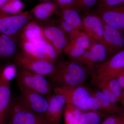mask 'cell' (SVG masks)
<instances>
[{"mask_svg":"<svg viewBox=\"0 0 124 124\" xmlns=\"http://www.w3.org/2000/svg\"><path fill=\"white\" fill-rule=\"evenodd\" d=\"M54 66V71L50 76L57 86L74 87L81 85L86 79L87 70L77 62L61 60Z\"/></svg>","mask_w":124,"mask_h":124,"instance_id":"6da1fadb","label":"cell"},{"mask_svg":"<svg viewBox=\"0 0 124 124\" xmlns=\"http://www.w3.org/2000/svg\"><path fill=\"white\" fill-rule=\"evenodd\" d=\"M8 124H49L44 116L27 108L18 99L12 101Z\"/></svg>","mask_w":124,"mask_h":124,"instance_id":"7a4b0ae2","label":"cell"},{"mask_svg":"<svg viewBox=\"0 0 124 124\" xmlns=\"http://www.w3.org/2000/svg\"><path fill=\"white\" fill-rule=\"evenodd\" d=\"M30 12H22L17 14L0 13V33L17 39V35L32 17Z\"/></svg>","mask_w":124,"mask_h":124,"instance_id":"3957f363","label":"cell"},{"mask_svg":"<svg viewBox=\"0 0 124 124\" xmlns=\"http://www.w3.org/2000/svg\"><path fill=\"white\" fill-rule=\"evenodd\" d=\"M54 93L63 95L69 103L83 111H90L88 106L91 96L90 91L82 85L74 87L56 86L54 88Z\"/></svg>","mask_w":124,"mask_h":124,"instance_id":"277c9868","label":"cell"},{"mask_svg":"<svg viewBox=\"0 0 124 124\" xmlns=\"http://www.w3.org/2000/svg\"><path fill=\"white\" fill-rule=\"evenodd\" d=\"M18 84L42 95H49L51 88L44 76L21 68L17 76Z\"/></svg>","mask_w":124,"mask_h":124,"instance_id":"5b68a950","label":"cell"},{"mask_svg":"<svg viewBox=\"0 0 124 124\" xmlns=\"http://www.w3.org/2000/svg\"><path fill=\"white\" fill-rule=\"evenodd\" d=\"M92 40L91 46L83 55L71 60L85 66L90 70H93L95 66H97L109 58L104 45L99 41Z\"/></svg>","mask_w":124,"mask_h":124,"instance_id":"8992f818","label":"cell"},{"mask_svg":"<svg viewBox=\"0 0 124 124\" xmlns=\"http://www.w3.org/2000/svg\"><path fill=\"white\" fill-rule=\"evenodd\" d=\"M124 69V49L98 66L92 79L102 80L115 77L118 72Z\"/></svg>","mask_w":124,"mask_h":124,"instance_id":"52a82bcc","label":"cell"},{"mask_svg":"<svg viewBox=\"0 0 124 124\" xmlns=\"http://www.w3.org/2000/svg\"><path fill=\"white\" fill-rule=\"evenodd\" d=\"M15 62L21 68L42 76H50L55 68L54 63L46 60L35 59L27 57L22 53L16 54Z\"/></svg>","mask_w":124,"mask_h":124,"instance_id":"ba28073f","label":"cell"},{"mask_svg":"<svg viewBox=\"0 0 124 124\" xmlns=\"http://www.w3.org/2000/svg\"><path fill=\"white\" fill-rule=\"evenodd\" d=\"M21 96L18 99L29 110L44 116L48 107V101L43 95L18 84Z\"/></svg>","mask_w":124,"mask_h":124,"instance_id":"9c48e42d","label":"cell"},{"mask_svg":"<svg viewBox=\"0 0 124 124\" xmlns=\"http://www.w3.org/2000/svg\"><path fill=\"white\" fill-rule=\"evenodd\" d=\"M97 14L103 22L121 31L124 30V5L112 7L98 5Z\"/></svg>","mask_w":124,"mask_h":124,"instance_id":"30bf717a","label":"cell"},{"mask_svg":"<svg viewBox=\"0 0 124 124\" xmlns=\"http://www.w3.org/2000/svg\"><path fill=\"white\" fill-rule=\"evenodd\" d=\"M82 31L92 39L103 43L104 22L98 15L85 13L81 17Z\"/></svg>","mask_w":124,"mask_h":124,"instance_id":"8fae6325","label":"cell"},{"mask_svg":"<svg viewBox=\"0 0 124 124\" xmlns=\"http://www.w3.org/2000/svg\"><path fill=\"white\" fill-rule=\"evenodd\" d=\"M92 41L91 38L84 31H80L69 39L63 52L71 60H73L83 55L91 46Z\"/></svg>","mask_w":124,"mask_h":124,"instance_id":"7c38bea8","label":"cell"},{"mask_svg":"<svg viewBox=\"0 0 124 124\" xmlns=\"http://www.w3.org/2000/svg\"><path fill=\"white\" fill-rule=\"evenodd\" d=\"M103 43L109 58L124 49V36L122 32L104 23Z\"/></svg>","mask_w":124,"mask_h":124,"instance_id":"4fadbf2b","label":"cell"},{"mask_svg":"<svg viewBox=\"0 0 124 124\" xmlns=\"http://www.w3.org/2000/svg\"><path fill=\"white\" fill-rule=\"evenodd\" d=\"M48 107L44 116L49 124H60L66 103L63 95L54 93L48 99Z\"/></svg>","mask_w":124,"mask_h":124,"instance_id":"5bb4252c","label":"cell"},{"mask_svg":"<svg viewBox=\"0 0 124 124\" xmlns=\"http://www.w3.org/2000/svg\"><path fill=\"white\" fill-rule=\"evenodd\" d=\"M45 38L53 46L59 54L63 52L69 38L58 26L50 25L43 27Z\"/></svg>","mask_w":124,"mask_h":124,"instance_id":"9a60e30c","label":"cell"},{"mask_svg":"<svg viewBox=\"0 0 124 124\" xmlns=\"http://www.w3.org/2000/svg\"><path fill=\"white\" fill-rule=\"evenodd\" d=\"M10 82H0V124H6L12 100Z\"/></svg>","mask_w":124,"mask_h":124,"instance_id":"2e32d148","label":"cell"},{"mask_svg":"<svg viewBox=\"0 0 124 124\" xmlns=\"http://www.w3.org/2000/svg\"><path fill=\"white\" fill-rule=\"evenodd\" d=\"M60 8L56 3L47 1L36 5L31 10V14L38 20H46L55 14Z\"/></svg>","mask_w":124,"mask_h":124,"instance_id":"e0dca14e","label":"cell"},{"mask_svg":"<svg viewBox=\"0 0 124 124\" xmlns=\"http://www.w3.org/2000/svg\"><path fill=\"white\" fill-rule=\"evenodd\" d=\"M17 40L0 33V59H8L15 55L17 48Z\"/></svg>","mask_w":124,"mask_h":124,"instance_id":"ac0fdd59","label":"cell"},{"mask_svg":"<svg viewBox=\"0 0 124 124\" xmlns=\"http://www.w3.org/2000/svg\"><path fill=\"white\" fill-rule=\"evenodd\" d=\"M20 33L21 39L31 42L45 38L43 27L35 21L28 23L23 27Z\"/></svg>","mask_w":124,"mask_h":124,"instance_id":"d6986e66","label":"cell"},{"mask_svg":"<svg viewBox=\"0 0 124 124\" xmlns=\"http://www.w3.org/2000/svg\"><path fill=\"white\" fill-rule=\"evenodd\" d=\"M97 99L100 105V110H103L109 115H122L124 114V110L117 104L113 103L108 100L100 91L91 93Z\"/></svg>","mask_w":124,"mask_h":124,"instance_id":"ffe728a7","label":"cell"},{"mask_svg":"<svg viewBox=\"0 0 124 124\" xmlns=\"http://www.w3.org/2000/svg\"><path fill=\"white\" fill-rule=\"evenodd\" d=\"M60 18L69 23L78 31H82V20L78 11L71 8H62L60 13Z\"/></svg>","mask_w":124,"mask_h":124,"instance_id":"44dd1931","label":"cell"},{"mask_svg":"<svg viewBox=\"0 0 124 124\" xmlns=\"http://www.w3.org/2000/svg\"><path fill=\"white\" fill-rule=\"evenodd\" d=\"M44 54L49 62L54 63L59 54L53 46L45 38L31 41Z\"/></svg>","mask_w":124,"mask_h":124,"instance_id":"7402d4cb","label":"cell"},{"mask_svg":"<svg viewBox=\"0 0 124 124\" xmlns=\"http://www.w3.org/2000/svg\"><path fill=\"white\" fill-rule=\"evenodd\" d=\"M20 45L22 53L27 57L49 61L44 54L32 42L21 39Z\"/></svg>","mask_w":124,"mask_h":124,"instance_id":"603a6c76","label":"cell"},{"mask_svg":"<svg viewBox=\"0 0 124 124\" xmlns=\"http://www.w3.org/2000/svg\"><path fill=\"white\" fill-rule=\"evenodd\" d=\"M107 116L100 111H82L79 124H100Z\"/></svg>","mask_w":124,"mask_h":124,"instance_id":"cb8c5ba5","label":"cell"},{"mask_svg":"<svg viewBox=\"0 0 124 124\" xmlns=\"http://www.w3.org/2000/svg\"><path fill=\"white\" fill-rule=\"evenodd\" d=\"M24 8V4L20 0H8L0 8V13L17 14L22 12Z\"/></svg>","mask_w":124,"mask_h":124,"instance_id":"d4e9b609","label":"cell"},{"mask_svg":"<svg viewBox=\"0 0 124 124\" xmlns=\"http://www.w3.org/2000/svg\"><path fill=\"white\" fill-rule=\"evenodd\" d=\"M98 0H73L67 8H71L78 12L84 13L89 12L96 5Z\"/></svg>","mask_w":124,"mask_h":124,"instance_id":"484cf974","label":"cell"},{"mask_svg":"<svg viewBox=\"0 0 124 124\" xmlns=\"http://www.w3.org/2000/svg\"><path fill=\"white\" fill-rule=\"evenodd\" d=\"M92 82L110 101L113 103L117 104L119 102L117 98L107 85L106 82L103 80H97L92 79Z\"/></svg>","mask_w":124,"mask_h":124,"instance_id":"4316f807","label":"cell"},{"mask_svg":"<svg viewBox=\"0 0 124 124\" xmlns=\"http://www.w3.org/2000/svg\"><path fill=\"white\" fill-rule=\"evenodd\" d=\"M17 69L14 64H9L2 69L0 82H10L17 75Z\"/></svg>","mask_w":124,"mask_h":124,"instance_id":"83f0119b","label":"cell"},{"mask_svg":"<svg viewBox=\"0 0 124 124\" xmlns=\"http://www.w3.org/2000/svg\"><path fill=\"white\" fill-rule=\"evenodd\" d=\"M97 80H103L105 81L111 91L116 96L119 100V102L120 101L123 89L118 83L115 77L109 78L104 79Z\"/></svg>","mask_w":124,"mask_h":124,"instance_id":"f1b7e54d","label":"cell"},{"mask_svg":"<svg viewBox=\"0 0 124 124\" xmlns=\"http://www.w3.org/2000/svg\"><path fill=\"white\" fill-rule=\"evenodd\" d=\"M57 22L58 26L68 36L69 39L72 38L80 31L76 30L69 23L62 20L60 18Z\"/></svg>","mask_w":124,"mask_h":124,"instance_id":"f546056e","label":"cell"},{"mask_svg":"<svg viewBox=\"0 0 124 124\" xmlns=\"http://www.w3.org/2000/svg\"><path fill=\"white\" fill-rule=\"evenodd\" d=\"M100 124H124V114L108 115Z\"/></svg>","mask_w":124,"mask_h":124,"instance_id":"4dcf8cb0","label":"cell"},{"mask_svg":"<svg viewBox=\"0 0 124 124\" xmlns=\"http://www.w3.org/2000/svg\"><path fill=\"white\" fill-rule=\"evenodd\" d=\"M98 6L112 7L124 5V0H98Z\"/></svg>","mask_w":124,"mask_h":124,"instance_id":"1f68e13d","label":"cell"},{"mask_svg":"<svg viewBox=\"0 0 124 124\" xmlns=\"http://www.w3.org/2000/svg\"><path fill=\"white\" fill-rule=\"evenodd\" d=\"M91 96L89 99L88 103L90 111H99L100 108L99 102L94 95L91 93Z\"/></svg>","mask_w":124,"mask_h":124,"instance_id":"d6a6232c","label":"cell"},{"mask_svg":"<svg viewBox=\"0 0 124 124\" xmlns=\"http://www.w3.org/2000/svg\"><path fill=\"white\" fill-rule=\"evenodd\" d=\"M115 77L117 79L122 88L124 89V69L118 72L115 76Z\"/></svg>","mask_w":124,"mask_h":124,"instance_id":"836d02e7","label":"cell"},{"mask_svg":"<svg viewBox=\"0 0 124 124\" xmlns=\"http://www.w3.org/2000/svg\"><path fill=\"white\" fill-rule=\"evenodd\" d=\"M56 3L61 8L67 7L72 2L73 0H54Z\"/></svg>","mask_w":124,"mask_h":124,"instance_id":"e575fe53","label":"cell"},{"mask_svg":"<svg viewBox=\"0 0 124 124\" xmlns=\"http://www.w3.org/2000/svg\"><path fill=\"white\" fill-rule=\"evenodd\" d=\"M8 0H0V8Z\"/></svg>","mask_w":124,"mask_h":124,"instance_id":"d590c367","label":"cell"},{"mask_svg":"<svg viewBox=\"0 0 124 124\" xmlns=\"http://www.w3.org/2000/svg\"><path fill=\"white\" fill-rule=\"evenodd\" d=\"M40 1H44V2H47V1H49L52 0H38Z\"/></svg>","mask_w":124,"mask_h":124,"instance_id":"8d00e7d4","label":"cell"},{"mask_svg":"<svg viewBox=\"0 0 124 124\" xmlns=\"http://www.w3.org/2000/svg\"></svg>","mask_w":124,"mask_h":124,"instance_id":"74e56055","label":"cell"}]
</instances>
